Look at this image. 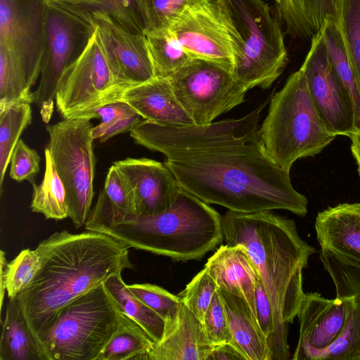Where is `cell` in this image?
<instances>
[{"label":"cell","instance_id":"6da1fadb","mask_svg":"<svg viewBox=\"0 0 360 360\" xmlns=\"http://www.w3.org/2000/svg\"><path fill=\"white\" fill-rule=\"evenodd\" d=\"M265 105L239 119L204 125L164 126L143 119L130 136L162 153L180 188L207 204L240 213L285 210L304 217L307 198L261 141L259 120Z\"/></svg>","mask_w":360,"mask_h":360},{"label":"cell","instance_id":"7a4b0ae2","mask_svg":"<svg viewBox=\"0 0 360 360\" xmlns=\"http://www.w3.org/2000/svg\"><path fill=\"white\" fill-rule=\"evenodd\" d=\"M129 248L109 234L91 231L55 232L38 244L41 266L15 298L40 346L65 305L133 268Z\"/></svg>","mask_w":360,"mask_h":360},{"label":"cell","instance_id":"3957f363","mask_svg":"<svg viewBox=\"0 0 360 360\" xmlns=\"http://www.w3.org/2000/svg\"><path fill=\"white\" fill-rule=\"evenodd\" d=\"M221 224L226 244L244 248L269 296L276 321L272 360H288V325L297 316L305 294L303 270L316 250L301 238L292 219L271 210H228Z\"/></svg>","mask_w":360,"mask_h":360},{"label":"cell","instance_id":"277c9868","mask_svg":"<svg viewBox=\"0 0 360 360\" xmlns=\"http://www.w3.org/2000/svg\"><path fill=\"white\" fill-rule=\"evenodd\" d=\"M221 219L207 203L181 188L167 210L136 215L101 233L129 248L186 262L202 259L224 240Z\"/></svg>","mask_w":360,"mask_h":360},{"label":"cell","instance_id":"5b68a950","mask_svg":"<svg viewBox=\"0 0 360 360\" xmlns=\"http://www.w3.org/2000/svg\"><path fill=\"white\" fill-rule=\"evenodd\" d=\"M230 36L232 73L248 90L269 88L288 60L284 34L262 0H212Z\"/></svg>","mask_w":360,"mask_h":360},{"label":"cell","instance_id":"8992f818","mask_svg":"<svg viewBox=\"0 0 360 360\" xmlns=\"http://www.w3.org/2000/svg\"><path fill=\"white\" fill-rule=\"evenodd\" d=\"M259 131L266 153L288 172L296 160L320 153L337 136L321 117L300 69L271 98Z\"/></svg>","mask_w":360,"mask_h":360},{"label":"cell","instance_id":"52a82bcc","mask_svg":"<svg viewBox=\"0 0 360 360\" xmlns=\"http://www.w3.org/2000/svg\"><path fill=\"white\" fill-rule=\"evenodd\" d=\"M104 283L75 298L58 312L43 337L46 360H96L124 319Z\"/></svg>","mask_w":360,"mask_h":360},{"label":"cell","instance_id":"ba28073f","mask_svg":"<svg viewBox=\"0 0 360 360\" xmlns=\"http://www.w3.org/2000/svg\"><path fill=\"white\" fill-rule=\"evenodd\" d=\"M61 75L55 102L63 119L96 118L95 110L120 101L127 89L98 27Z\"/></svg>","mask_w":360,"mask_h":360},{"label":"cell","instance_id":"9c48e42d","mask_svg":"<svg viewBox=\"0 0 360 360\" xmlns=\"http://www.w3.org/2000/svg\"><path fill=\"white\" fill-rule=\"evenodd\" d=\"M90 120L63 119L46 127L47 147L64 184L68 217L75 229L85 225L94 195L96 157Z\"/></svg>","mask_w":360,"mask_h":360},{"label":"cell","instance_id":"30bf717a","mask_svg":"<svg viewBox=\"0 0 360 360\" xmlns=\"http://www.w3.org/2000/svg\"><path fill=\"white\" fill-rule=\"evenodd\" d=\"M168 79L176 98L196 125L210 124L241 104L248 91L231 70L202 58H191Z\"/></svg>","mask_w":360,"mask_h":360},{"label":"cell","instance_id":"8fae6325","mask_svg":"<svg viewBox=\"0 0 360 360\" xmlns=\"http://www.w3.org/2000/svg\"><path fill=\"white\" fill-rule=\"evenodd\" d=\"M91 28L63 12L46 6L41 77L34 92V103L39 108L45 123H49L53 115V101L61 75L83 45L79 46V35Z\"/></svg>","mask_w":360,"mask_h":360},{"label":"cell","instance_id":"7c38bea8","mask_svg":"<svg viewBox=\"0 0 360 360\" xmlns=\"http://www.w3.org/2000/svg\"><path fill=\"white\" fill-rule=\"evenodd\" d=\"M310 95L327 127L337 136H349L356 131L351 98L327 56L320 30L311 39V46L300 68Z\"/></svg>","mask_w":360,"mask_h":360},{"label":"cell","instance_id":"4fadbf2b","mask_svg":"<svg viewBox=\"0 0 360 360\" xmlns=\"http://www.w3.org/2000/svg\"><path fill=\"white\" fill-rule=\"evenodd\" d=\"M45 9L44 0H0V48L25 67L33 85L41 73Z\"/></svg>","mask_w":360,"mask_h":360},{"label":"cell","instance_id":"5bb4252c","mask_svg":"<svg viewBox=\"0 0 360 360\" xmlns=\"http://www.w3.org/2000/svg\"><path fill=\"white\" fill-rule=\"evenodd\" d=\"M169 28L191 58L214 61L233 70L231 38L212 0L190 4Z\"/></svg>","mask_w":360,"mask_h":360},{"label":"cell","instance_id":"9a60e30c","mask_svg":"<svg viewBox=\"0 0 360 360\" xmlns=\"http://www.w3.org/2000/svg\"><path fill=\"white\" fill-rule=\"evenodd\" d=\"M319 259L333 280L336 297L345 304L347 319L340 337L308 360H360V265L324 249Z\"/></svg>","mask_w":360,"mask_h":360},{"label":"cell","instance_id":"2e32d148","mask_svg":"<svg viewBox=\"0 0 360 360\" xmlns=\"http://www.w3.org/2000/svg\"><path fill=\"white\" fill-rule=\"evenodd\" d=\"M297 316L300 335L293 360H308L330 347L342 335L346 324L345 304L314 292L305 293Z\"/></svg>","mask_w":360,"mask_h":360},{"label":"cell","instance_id":"e0dca14e","mask_svg":"<svg viewBox=\"0 0 360 360\" xmlns=\"http://www.w3.org/2000/svg\"><path fill=\"white\" fill-rule=\"evenodd\" d=\"M90 20L98 27L127 89L156 77L144 34L133 32L105 11L91 13Z\"/></svg>","mask_w":360,"mask_h":360},{"label":"cell","instance_id":"ac0fdd59","mask_svg":"<svg viewBox=\"0 0 360 360\" xmlns=\"http://www.w3.org/2000/svg\"><path fill=\"white\" fill-rule=\"evenodd\" d=\"M113 165L132 191L138 215H150L167 210L181 189L165 162L146 158H127Z\"/></svg>","mask_w":360,"mask_h":360},{"label":"cell","instance_id":"d6986e66","mask_svg":"<svg viewBox=\"0 0 360 360\" xmlns=\"http://www.w3.org/2000/svg\"><path fill=\"white\" fill-rule=\"evenodd\" d=\"M314 227L321 249L360 265V202L328 207L318 213Z\"/></svg>","mask_w":360,"mask_h":360},{"label":"cell","instance_id":"ffe728a7","mask_svg":"<svg viewBox=\"0 0 360 360\" xmlns=\"http://www.w3.org/2000/svg\"><path fill=\"white\" fill-rule=\"evenodd\" d=\"M120 101L131 106L142 117L164 126L195 124L175 96L168 78L155 77L128 88Z\"/></svg>","mask_w":360,"mask_h":360},{"label":"cell","instance_id":"44dd1931","mask_svg":"<svg viewBox=\"0 0 360 360\" xmlns=\"http://www.w3.org/2000/svg\"><path fill=\"white\" fill-rule=\"evenodd\" d=\"M214 347L202 322L182 303L176 323L153 345L146 360H207Z\"/></svg>","mask_w":360,"mask_h":360},{"label":"cell","instance_id":"7402d4cb","mask_svg":"<svg viewBox=\"0 0 360 360\" xmlns=\"http://www.w3.org/2000/svg\"><path fill=\"white\" fill-rule=\"evenodd\" d=\"M205 267L218 288L242 297L248 303L257 322L255 290L260 279L244 248L240 245H221L207 259Z\"/></svg>","mask_w":360,"mask_h":360},{"label":"cell","instance_id":"603a6c76","mask_svg":"<svg viewBox=\"0 0 360 360\" xmlns=\"http://www.w3.org/2000/svg\"><path fill=\"white\" fill-rule=\"evenodd\" d=\"M136 215L132 191L122 174L112 164L108 169L97 201L89 212L84 225L85 229L103 232L117 224L130 221Z\"/></svg>","mask_w":360,"mask_h":360},{"label":"cell","instance_id":"cb8c5ba5","mask_svg":"<svg viewBox=\"0 0 360 360\" xmlns=\"http://www.w3.org/2000/svg\"><path fill=\"white\" fill-rule=\"evenodd\" d=\"M217 291L224 307L231 342L246 360H271L266 339L248 303L224 288H218Z\"/></svg>","mask_w":360,"mask_h":360},{"label":"cell","instance_id":"d4e9b609","mask_svg":"<svg viewBox=\"0 0 360 360\" xmlns=\"http://www.w3.org/2000/svg\"><path fill=\"white\" fill-rule=\"evenodd\" d=\"M337 0H281L277 5L285 32L293 38L311 39L328 18L335 19Z\"/></svg>","mask_w":360,"mask_h":360},{"label":"cell","instance_id":"484cf974","mask_svg":"<svg viewBox=\"0 0 360 360\" xmlns=\"http://www.w3.org/2000/svg\"><path fill=\"white\" fill-rule=\"evenodd\" d=\"M1 326L0 360H46L15 297L8 298Z\"/></svg>","mask_w":360,"mask_h":360},{"label":"cell","instance_id":"4316f807","mask_svg":"<svg viewBox=\"0 0 360 360\" xmlns=\"http://www.w3.org/2000/svg\"><path fill=\"white\" fill-rule=\"evenodd\" d=\"M46 6L63 12L89 27L90 15L105 11L134 33L144 34L136 0H44Z\"/></svg>","mask_w":360,"mask_h":360},{"label":"cell","instance_id":"83f0119b","mask_svg":"<svg viewBox=\"0 0 360 360\" xmlns=\"http://www.w3.org/2000/svg\"><path fill=\"white\" fill-rule=\"evenodd\" d=\"M44 155V177L40 184H32L30 209L33 212L42 214L46 219L62 220L68 217L65 188L47 146Z\"/></svg>","mask_w":360,"mask_h":360},{"label":"cell","instance_id":"f1b7e54d","mask_svg":"<svg viewBox=\"0 0 360 360\" xmlns=\"http://www.w3.org/2000/svg\"><path fill=\"white\" fill-rule=\"evenodd\" d=\"M121 275L108 278L104 283L105 288L124 314L135 321L155 343L160 342L166 330L165 321L131 292Z\"/></svg>","mask_w":360,"mask_h":360},{"label":"cell","instance_id":"f546056e","mask_svg":"<svg viewBox=\"0 0 360 360\" xmlns=\"http://www.w3.org/2000/svg\"><path fill=\"white\" fill-rule=\"evenodd\" d=\"M321 30L328 58L352 101L356 131L360 129V92L335 19H326Z\"/></svg>","mask_w":360,"mask_h":360},{"label":"cell","instance_id":"4dcf8cb0","mask_svg":"<svg viewBox=\"0 0 360 360\" xmlns=\"http://www.w3.org/2000/svg\"><path fill=\"white\" fill-rule=\"evenodd\" d=\"M155 342L133 319H124L96 360H146Z\"/></svg>","mask_w":360,"mask_h":360},{"label":"cell","instance_id":"1f68e13d","mask_svg":"<svg viewBox=\"0 0 360 360\" xmlns=\"http://www.w3.org/2000/svg\"><path fill=\"white\" fill-rule=\"evenodd\" d=\"M144 35L157 77L169 78L191 58L169 27Z\"/></svg>","mask_w":360,"mask_h":360},{"label":"cell","instance_id":"d6a6232c","mask_svg":"<svg viewBox=\"0 0 360 360\" xmlns=\"http://www.w3.org/2000/svg\"><path fill=\"white\" fill-rule=\"evenodd\" d=\"M30 104L20 103L8 106L0 111V189L12 153L24 130L32 123Z\"/></svg>","mask_w":360,"mask_h":360},{"label":"cell","instance_id":"836d02e7","mask_svg":"<svg viewBox=\"0 0 360 360\" xmlns=\"http://www.w3.org/2000/svg\"><path fill=\"white\" fill-rule=\"evenodd\" d=\"M41 266L39 255L35 249H24L10 262L6 254L1 250V309H2L4 291L8 298L15 297L33 279Z\"/></svg>","mask_w":360,"mask_h":360},{"label":"cell","instance_id":"e575fe53","mask_svg":"<svg viewBox=\"0 0 360 360\" xmlns=\"http://www.w3.org/2000/svg\"><path fill=\"white\" fill-rule=\"evenodd\" d=\"M335 22L360 92V0H337Z\"/></svg>","mask_w":360,"mask_h":360},{"label":"cell","instance_id":"d590c367","mask_svg":"<svg viewBox=\"0 0 360 360\" xmlns=\"http://www.w3.org/2000/svg\"><path fill=\"white\" fill-rule=\"evenodd\" d=\"M96 118L101 122L92 128L94 140L104 143L113 136L130 131L143 117L124 101L111 103L95 110Z\"/></svg>","mask_w":360,"mask_h":360},{"label":"cell","instance_id":"8d00e7d4","mask_svg":"<svg viewBox=\"0 0 360 360\" xmlns=\"http://www.w3.org/2000/svg\"><path fill=\"white\" fill-rule=\"evenodd\" d=\"M198 0H136L144 34L170 27L190 4Z\"/></svg>","mask_w":360,"mask_h":360},{"label":"cell","instance_id":"74e56055","mask_svg":"<svg viewBox=\"0 0 360 360\" xmlns=\"http://www.w3.org/2000/svg\"><path fill=\"white\" fill-rule=\"evenodd\" d=\"M128 288L138 299L164 319L165 333L174 325L182 304L178 295L150 283L132 284Z\"/></svg>","mask_w":360,"mask_h":360},{"label":"cell","instance_id":"f35d334b","mask_svg":"<svg viewBox=\"0 0 360 360\" xmlns=\"http://www.w3.org/2000/svg\"><path fill=\"white\" fill-rule=\"evenodd\" d=\"M217 288L214 279L204 267L178 296L181 302L202 322Z\"/></svg>","mask_w":360,"mask_h":360},{"label":"cell","instance_id":"ab89813d","mask_svg":"<svg viewBox=\"0 0 360 360\" xmlns=\"http://www.w3.org/2000/svg\"><path fill=\"white\" fill-rule=\"evenodd\" d=\"M40 162L37 152L20 139L11 155L9 176L16 181L26 180L33 184L40 169Z\"/></svg>","mask_w":360,"mask_h":360},{"label":"cell","instance_id":"60d3db41","mask_svg":"<svg viewBox=\"0 0 360 360\" xmlns=\"http://www.w3.org/2000/svg\"><path fill=\"white\" fill-rule=\"evenodd\" d=\"M202 324L210 340L214 346L231 342L224 307L217 290L205 312Z\"/></svg>","mask_w":360,"mask_h":360},{"label":"cell","instance_id":"b9f144b4","mask_svg":"<svg viewBox=\"0 0 360 360\" xmlns=\"http://www.w3.org/2000/svg\"><path fill=\"white\" fill-rule=\"evenodd\" d=\"M257 319L259 327L265 336L272 360L275 349L276 321L269 296L259 281L255 290Z\"/></svg>","mask_w":360,"mask_h":360},{"label":"cell","instance_id":"7bdbcfd3","mask_svg":"<svg viewBox=\"0 0 360 360\" xmlns=\"http://www.w3.org/2000/svg\"><path fill=\"white\" fill-rule=\"evenodd\" d=\"M207 360H246L231 342L215 345Z\"/></svg>","mask_w":360,"mask_h":360},{"label":"cell","instance_id":"ee69618b","mask_svg":"<svg viewBox=\"0 0 360 360\" xmlns=\"http://www.w3.org/2000/svg\"><path fill=\"white\" fill-rule=\"evenodd\" d=\"M351 140V151L354 158H360V129L349 136Z\"/></svg>","mask_w":360,"mask_h":360},{"label":"cell","instance_id":"f6af8a7d","mask_svg":"<svg viewBox=\"0 0 360 360\" xmlns=\"http://www.w3.org/2000/svg\"><path fill=\"white\" fill-rule=\"evenodd\" d=\"M355 161L357 165V172L360 176V158H355Z\"/></svg>","mask_w":360,"mask_h":360},{"label":"cell","instance_id":"bcb514c9","mask_svg":"<svg viewBox=\"0 0 360 360\" xmlns=\"http://www.w3.org/2000/svg\"><path fill=\"white\" fill-rule=\"evenodd\" d=\"M274 1H276V4H278L280 2L281 0H274Z\"/></svg>","mask_w":360,"mask_h":360}]
</instances>
